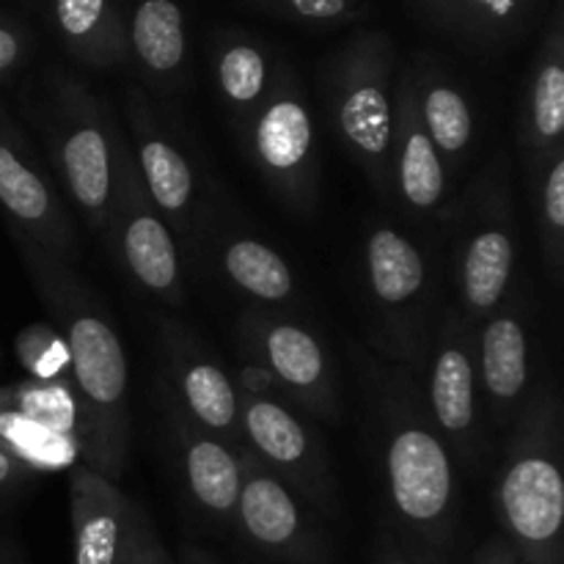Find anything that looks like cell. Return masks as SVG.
I'll return each instance as SVG.
<instances>
[{
    "instance_id": "cell-3",
    "label": "cell",
    "mask_w": 564,
    "mask_h": 564,
    "mask_svg": "<svg viewBox=\"0 0 564 564\" xmlns=\"http://www.w3.org/2000/svg\"><path fill=\"white\" fill-rule=\"evenodd\" d=\"M512 427L494 479L501 538L521 564H564L562 405L554 386L534 391Z\"/></svg>"
},
{
    "instance_id": "cell-20",
    "label": "cell",
    "mask_w": 564,
    "mask_h": 564,
    "mask_svg": "<svg viewBox=\"0 0 564 564\" xmlns=\"http://www.w3.org/2000/svg\"><path fill=\"white\" fill-rule=\"evenodd\" d=\"M391 185L411 213L441 215L449 198V171L424 130L419 116L416 86L405 83L394 105V138H391Z\"/></svg>"
},
{
    "instance_id": "cell-17",
    "label": "cell",
    "mask_w": 564,
    "mask_h": 564,
    "mask_svg": "<svg viewBox=\"0 0 564 564\" xmlns=\"http://www.w3.org/2000/svg\"><path fill=\"white\" fill-rule=\"evenodd\" d=\"M529 308L521 295H507L477 328L479 391L488 402L494 430H510L529 402L532 361H529Z\"/></svg>"
},
{
    "instance_id": "cell-24",
    "label": "cell",
    "mask_w": 564,
    "mask_h": 564,
    "mask_svg": "<svg viewBox=\"0 0 564 564\" xmlns=\"http://www.w3.org/2000/svg\"><path fill=\"white\" fill-rule=\"evenodd\" d=\"M132 47L143 69L158 77L174 75L185 61V28L176 3L143 0L132 20Z\"/></svg>"
},
{
    "instance_id": "cell-13",
    "label": "cell",
    "mask_w": 564,
    "mask_h": 564,
    "mask_svg": "<svg viewBox=\"0 0 564 564\" xmlns=\"http://www.w3.org/2000/svg\"><path fill=\"white\" fill-rule=\"evenodd\" d=\"M105 235L110 237L116 257L121 259L127 273L138 281L141 290L158 297L163 306L180 308L185 303L174 231L149 202L135 163H132L130 147L121 154L113 215Z\"/></svg>"
},
{
    "instance_id": "cell-23",
    "label": "cell",
    "mask_w": 564,
    "mask_h": 564,
    "mask_svg": "<svg viewBox=\"0 0 564 564\" xmlns=\"http://www.w3.org/2000/svg\"><path fill=\"white\" fill-rule=\"evenodd\" d=\"M564 66L560 58L540 64L529 91L527 119L521 121V149L529 171L564 147Z\"/></svg>"
},
{
    "instance_id": "cell-28",
    "label": "cell",
    "mask_w": 564,
    "mask_h": 564,
    "mask_svg": "<svg viewBox=\"0 0 564 564\" xmlns=\"http://www.w3.org/2000/svg\"><path fill=\"white\" fill-rule=\"evenodd\" d=\"M17 352L42 383H53L61 369H69L64 341L55 339L47 325H31L28 330H22L20 339H17Z\"/></svg>"
},
{
    "instance_id": "cell-30",
    "label": "cell",
    "mask_w": 564,
    "mask_h": 564,
    "mask_svg": "<svg viewBox=\"0 0 564 564\" xmlns=\"http://www.w3.org/2000/svg\"><path fill=\"white\" fill-rule=\"evenodd\" d=\"M121 564H176L171 560L169 549L160 540L158 529H154L152 518L147 516V510H141L135 521V532H132L130 549H127L124 562Z\"/></svg>"
},
{
    "instance_id": "cell-12",
    "label": "cell",
    "mask_w": 564,
    "mask_h": 564,
    "mask_svg": "<svg viewBox=\"0 0 564 564\" xmlns=\"http://www.w3.org/2000/svg\"><path fill=\"white\" fill-rule=\"evenodd\" d=\"M479 394L477 328L463 323L455 308H446L435 352L427 364L424 402L452 460L466 471H477L485 457Z\"/></svg>"
},
{
    "instance_id": "cell-19",
    "label": "cell",
    "mask_w": 564,
    "mask_h": 564,
    "mask_svg": "<svg viewBox=\"0 0 564 564\" xmlns=\"http://www.w3.org/2000/svg\"><path fill=\"white\" fill-rule=\"evenodd\" d=\"M163 411L193 501L209 518H231L242 479L237 449L198 427L180 405V400L171 394V389L163 391Z\"/></svg>"
},
{
    "instance_id": "cell-10",
    "label": "cell",
    "mask_w": 564,
    "mask_h": 564,
    "mask_svg": "<svg viewBox=\"0 0 564 564\" xmlns=\"http://www.w3.org/2000/svg\"><path fill=\"white\" fill-rule=\"evenodd\" d=\"M264 185L297 213L317 207L319 169L314 119L295 88H275L240 130Z\"/></svg>"
},
{
    "instance_id": "cell-11",
    "label": "cell",
    "mask_w": 564,
    "mask_h": 564,
    "mask_svg": "<svg viewBox=\"0 0 564 564\" xmlns=\"http://www.w3.org/2000/svg\"><path fill=\"white\" fill-rule=\"evenodd\" d=\"M237 455L242 479L235 521L242 538L279 564H330V545L317 512L246 446Z\"/></svg>"
},
{
    "instance_id": "cell-22",
    "label": "cell",
    "mask_w": 564,
    "mask_h": 564,
    "mask_svg": "<svg viewBox=\"0 0 564 564\" xmlns=\"http://www.w3.org/2000/svg\"><path fill=\"white\" fill-rule=\"evenodd\" d=\"M220 268H224L226 279L237 290L246 292L251 301L275 306V303L292 301L295 295V275H292L286 259L253 237H235L226 242Z\"/></svg>"
},
{
    "instance_id": "cell-18",
    "label": "cell",
    "mask_w": 564,
    "mask_h": 564,
    "mask_svg": "<svg viewBox=\"0 0 564 564\" xmlns=\"http://www.w3.org/2000/svg\"><path fill=\"white\" fill-rule=\"evenodd\" d=\"M141 510L113 479L86 463L75 466L69 477L72 564L124 562Z\"/></svg>"
},
{
    "instance_id": "cell-26",
    "label": "cell",
    "mask_w": 564,
    "mask_h": 564,
    "mask_svg": "<svg viewBox=\"0 0 564 564\" xmlns=\"http://www.w3.org/2000/svg\"><path fill=\"white\" fill-rule=\"evenodd\" d=\"M218 91L229 110H235L237 124H248L259 105L268 99V64L264 55L251 44H231L215 66Z\"/></svg>"
},
{
    "instance_id": "cell-35",
    "label": "cell",
    "mask_w": 564,
    "mask_h": 564,
    "mask_svg": "<svg viewBox=\"0 0 564 564\" xmlns=\"http://www.w3.org/2000/svg\"><path fill=\"white\" fill-rule=\"evenodd\" d=\"M28 468L31 466H25L20 457H14L9 449H3V446H0V490L9 488V485L17 482L20 477H25Z\"/></svg>"
},
{
    "instance_id": "cell-29",
    "label": "cell",
    "mask_w": 564,
    "mask_h": 564,
    "mask_svg": "<svg viewBox=\"0 0 564 564\" xmlns=\"http://www.w3.org/2000/svg\"><path fill=\"white\" fill-rule=\"evenodd\" d=\"M58 25L75 42H86L102 31L105 0H55Z\"/></svg>"
},
{
    "instance_id": "cell-9",
    "label": "cell",
    "mask_w": 564,
    "mask_h": 564,
    "mask_svg": "<svg viewBox=\"0 0 564 564\" xmlns=\"http://www.w3.org/2000/svg\"><path fill=\"white\" fill-rule=\"evenodd\" d=\"M240 347L248 361L273 380L286 400L308 416L336 424L339 391L330 352L306 325L264 312H246L240 319Z\"/></svg>"
},
{
    "instance_id": "cell-36",
    "label": "cell",
    "mask_w": 564,
    "mask_h": 564,
    "mask_svg": "<svg viewBox=\"0 0 564 564\" xmlns=\"http://www.w3.org/2000/svg\"><path fill=\"white\" fill-rule=\"evenodd\" d=\"M180 564H220V560L215 554H209L204 545L182 543L180 545Z\"/></svg>"
},
{
    "instance_id": "cell-6",
    "label": "cell",
    "mask_w": 564,
    "mask_h": 564,
    "mask_svg": "<svg viewBox=\"0 0 564 564\" xmlns=\"http://www.w3.org/2000/svg\"><path fill=\"white\" fill-rule=\"evenodd\" d=\"M364 275L380 345L391 358L422 372L427 364V259L416 242L394 226H375L364 240Z\"/></svg>"
},
{
    "instance_id": "cell-16",
    "label": "cell",
    "mask_w": 564,
    "mask_h": 564,
    "mask_svg": "<svg viewBox=\"0 0 564 564\" xmlns=\"http://www.w3.org/2000/svg\"><path fill=\"white\" fill-rule=\"evenodd\" d=\"M394 105L383 72L358 66L345 72L330 97V121L341 147L352 154L369 185L380 198L394 196L391 185V138H394Z\"/></svg>"
},
{
    "instance_id": "cell-27",
    "label": "cell",
    "mask_w": 564,
    "mask_h": 564,
    "mask_svg": "<svg viewBox=\"0 0 564 564\" xmlns=\"http://www.w3.org/2000/svg\"><path fill=\"white\" fill-rule=\"evenodd\" d=\"M0 446L20 457L25 466L39 468H55L80 455L72 441L61 438L53 430L33 422L31 416L3 405V402H0Z\"/></svg>"
},
{
    "instance_id": "cell-4",
    "label": "cell",
    "mask_w": 564,
    "mask_h": 564,
    "mask_svg": "<svg viewBox=\"0 0 564 564\" xmlns=\"http://www.w3.org/2000/svg\"><path fill=\"white\" fill-rule=\"evenodd\" d=\"M42 135L61 193L91 235H105L113 215L127 135L119 121L80 86H55L47 102L28 110Z\"/></svg>"
},
{
    "instance_id": "cell-34",
    "label": "cell",
    "mask_w": 564,
    "mask_h": 564,
    "mask_svg": "<svg viewBox=\"0 0 564 564\" xmlns=\"http://www.w3.org/2000/svg\"><path fill=\"white\" fill-rule=\"evenodd\" d=\"M20 58H22L20 39H17L14 31H9V28L0 25V77H3L6 72L14 69L17 61Z\"/></svg>"
},
{
    "instance_id": "cell-31",
    "label": "cell",
    "mask_w": 564,
    "mask_h": 564,
    "mask_svg": "<svg viewBox=\"0 0 564 564\" xmlns=\"http://www.w3.org/2000/svg\"><path fill=\"white\" fill-rule=\"evenodd\" d=\"M375 564H438L419 554L413 545L397 534L391 523H380L378 529V543H375Z\"/></svg>"
},
{
    "instance_id": "cell-1",
    "label": "cell",
    "mask_w": 564,
    "mask_h": 564,
    "mask_svg": "<svg viewBox=\"0 0 564 564\" xmlns=\"http://www.w3.org/2000/svg\"><path fill=\"white\" fill-rule=\"evenodd\" d=\"M356 361L378 424L389 523L419 554L444 564L460 518L455 460L430 419L411 369H389L364 350L356 352Z\"/></svg>"
},
{
    "instance_id": "cell-14",
    "label": "cell",
    "mask_w": 564,
    "mask_h": 564,
    "mask_svg": "<svg viewBox=\"0 0 564 564\" xmlns=\"http://www.w3.org/2000/svg\"><path fill=\"white\" fill-rule=\"evenodd\" d=\"M160 352L165 361L171 394L187 416L224 444L242 449L240 386L229 378L218 358L182 323L158 317Z\"/></svg>"
},
{
    "instance_id": "cell-2",
    "label": "cell",
    "mask_w": 564,
    "mask_h": 564,
    "mask_svg": "<svg viewBox=\"0 0 564 564\" xmlns=\"http://www.w3.org/2000/svg\"><path fill=\"white\" fill-rule=\"evenodd\" d=\"M11 237L31 275L33 290L42 297L64 341L69 383L86 430L83 463L116 482L124 468L130 441V364L119 330L105 303L72 270V264L25 237Z\"/></svg>"
},
{
    "instance_id": "cell-33",
    "label": "cell",
    "mask_w": 564,
    "mask_h": 564,
    "mask_svg": "<svg viewBox=\"0 0 564 564\" xmlns=\"http://www.w3.org/2000/svg\"><path fill=\"white\" fill-rule=\"evenodd\" d=\"M474 564H521V560L516 556V551L507 545L505 538L488 540V543L479 549V554L474 556Z\"/></svg>"
},
{
    "instance_id": "cell-15",
    "label": "cell",
    "mask_w": 564,
    "mask_h": 564,
    "mask_svg": "<svg viewBox=\"0 0 564 564\" xmlns=\"http://www.w3.org/2000/svg\"><path fill=\"white\" fill-rule=\"evenodd\" d=\"M127 135L149 202L163 215L169 229L191 235L198 207L196 169L158 119L147 94L138 88L127 94Z\"/></svg>"
},
{
    "instance_id": "cell-21",
    "label": "cell",
    "mask_w": 564,
    "mask_h": 564,
    "mask_svg": "<svg viewBox=\"0 0 564 564\" xmlns=\"http://www.w3.org/2000/svg\"><path fill=\"white\" fill-rule=\"evenodd\" d=\"M419 116L424 121V130L433 138L446 171H460L466 158L471 154L474 135V110L463 91L452 83L430 80L424 88H416Z\"/></svg>"
},
{
    "instance_id": "cell-25",
    "label": "cell",
    "mask_w": 564,
    "mask_h": 564,
    "mask_svg": "<svg viewBox=\"0 0 564 564\" xmlns=\"http://www.w3.org/2000/svg\"><path fill=\"white\" fill-rule=\"evenodd\" d=\"M529 176H532L534 187V209H538L545 268H549L551 281L560 286L564 273V147L540 160L529 171Z\"/></svg>"
},
{
    "instance_id": "cell-5",
    "label": "cell",
    "mask_w": 564,
    "mask_h": 564,
    "mask_svg": "<svg viewBox=\"0 0 564 564\" xmlns=\"http://www.w3.org/2000/svg\"><path fill=\"white\" fill-rule=\"evenodd\" d=\"M516 218H512L507 160L499 158L479 174L463 198L452 253V290L463 323L479 328L510 295L516 275Z\"/></svg>"
},
{
    "instance_id": "cell-8",
    "label": "cell",
    "mask_w": 564,
    "mask_h": 564,
    "mask_svg": "<svg viewBox=\"0 0 564 564\" xmlns=\"http://www.w3.org/2000/svg\"><path fill=\"white\" fill-rule=\"evenodd\" d=\"M0 207L11 235L36 242L66 264L77 257V224L53 169L0 105Z\"/></svg>"
},
{
    "instance_id": "cell-7",
    "label": "cell",
    "mask_w": 564,
    "mask_h": 564,
    "mask_svg": "<svg viewBox=\"0 0 564 564\" xmlns=\"http://www.w3.org/2000/svg\"><path fill=\"white\" fill-rule=\"evenodd\" d=\"M240 430L246 449L317 516H339V490L328 449L306 419L264 389L240 386Z\"/></svg>"
},
{
    "instance_id": "cell-32",
    "label": "cell",
    "mask_w": 564,
    "mask_h": 564,
    "mask_svg": "<svg viewBox=\"0 0 564 564\" xmlns=\"http://www.w3.org/2000/svg\"><path fill=\"white\" fill-rule=\"evenodd\" d=\"M290 6L308 20H336L345 14L347 0H290Z\"/></svg>"
}]
</instances>
